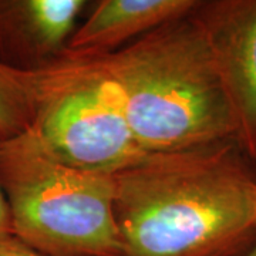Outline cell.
Wrapping results in <instances>:
<instances>
[{"label":"cell","mask_w":256,"mask_h":256,"mask_svg":"<svg viewBox=\"0 0 256 256\" xmlns=\"http://www.w3.org/2000/svg\"><path fill=\"white\" fill-rule=\"evenodd\" d=\"M114 176L126 256H244L256 238V166L236 141L146 152Z\"/></svg>","instance_id":"obj_1"},{"label":"cell","mask_w":256,"mask_h":256,"mask_svg":"<svg viewBox=\"0 0 256 256\" xmlns=\"http://www.w3.org/2000/svg\"><path fill=\"white\" fill-rule=\"evenodd\" d=\"M97 57L118 87L144 152L236 141L226 94L190 14Z\"/></svg>","instance_id":"obj_2"},{"label":"cell","mask_w":256,"mask_h":256,"mask_svg":"<svg viewBox=\"0 0 256 256\" xmlns=\"http://www.w3.org/2000/svg\"><path fill=\"white\" fill-rule=\"evenodd\" d=\"M13 235L46 256H126L114 176L67 165L26 131L0 141Z\"/></svg>","instance_id":"obj_3"},{"label":"cell","mask_w":256,"mask_h":256,"mask_svg":"<svg viewBox=\"0 0 256 256\" xmlns=\"http://www.w3.org/2000/svg\"><path fill=\"white\" fill-rule=\"evenodd\" d=\"M30 74L34 116L28 131L57 160L114 175L146 156L130 128L118 87L97 56L66 52Z\"/></svg>","instance_id":"obj_4"},{"label":"cell","mask_w":256,"mask_h":256,"mask_svg":"<svg viewBox=\"0 0 256 256\" xmlns=\"http://www.w3.org/2000/svg\"><path fill=\"white\" fill-rule=\"evenodd\" d=\"M190 16L201 30L226 94L245 156H256V0H198Z\"/></svg>","instance_id":"obj_5"},{"label":"cell","mask_w":256,"mask_h":256,"mask_svg":"<svg viewBox=\"0 0 256 256\" xmlns=\"http://www.w3.org/2000/svg\"><path fill=\"white\" fill-rule=\"evenodd\" d=\"M84 0H0V64L36 73L66 53Z\"/></svg>","instance_id":"obj_6"},{"label":"cell","mask_w":256,"mask_h":256,"mask_svg":"<svg viewBox=\"0 0 256 256\" xmlns=\"http://www.w3.org/2000/svg\"><path fill=\"white\" fill-rule=\"evenodd\" d=\"M196 2L100 0L74 30L66 52L82 56L114 53L165 23L188 16Z\"/></svg>","instance_id":"obj_7"},{"label":"cell","mask_w":256,"mask_h":256,"mask_svg":"<svg viewBox=\"0 0 256 256\" xmlns=\"http://www.w3.org/2000/svg\"><path fill=\"white\" fill-rule=\"evenodd\" d=\"M34 87L32 74L0 64V141L20 136L32 127Z\"/></svg>","instance_id":"obj_8"},{"label":"cell","mask_w":256,"mask_h":256,"mask_svg":"<svg viewBox=\"0 0 256 256\" xmlns=\"http://www.w3.org/2000/svg\"><path fill=\"white\" fill-rule=\"evenodd\" d=\"M0 256H46L28 246L14 235H6L0 238Z\"/></svg>","instance_id":"obj_9"},{"label":"cell","mask_w":256,"mask_h":256,"mask_svg":"<svg viewBox=\"0 0 256 256\" xmlns=\"http://www.w3.org/2000/svg\"><path fill=\"white\" fill-rule=\"evenodd\" d=\"M6 235H13V226H12L9 204L4 196V192L0 186V238Z\"/></svg>","instance_id":"obj_10"},{"label":"cell","mask_w":256,"mask_h":256,"mask_svg":"<svg viewBox=\"0 0 256 256\" xmlns=\"http://www.w3.org/2000/svg\"><path fill=\"white\" fill-rule=\"evenodd\" d=\"M244 256H256V238H255V242H254V245L250 246V249H249Z\"/></svg>","instance_id":"obj_11"},{"label":"cell","mask_w":256,"mask_h":256,"mask_svg":"<svg viewBox=\"0 0 256 256\" xmlns=\"http://www.w3.org/2000/svg\"><path fill=\"white\" fill-rule=\"evenodd\" d=\"M254 164H255V166H256V156H255V162H254Z\"/></svg>","instance_id":"obj_12"}]
</instances>
